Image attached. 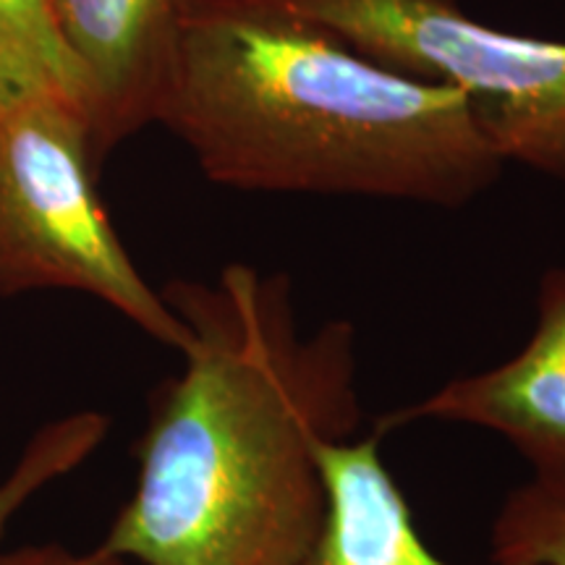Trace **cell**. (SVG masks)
<instances>
[{"label":"cell","mask_w":565,"mask_h":565,"mask_svg":"<svg viewBox=\"0 0 565 565\" xmlns=\"http://www.w3.org/2000/svg\"><path fill=\"white\" fill-rule=\"evenodd\" d=\"M183 370L150 401L137 482L97 547L131 565H296L328 513L322 450L362 435L356 333H301L291 280H173Z\"/></svg>","instance_id":"6da1fadb"},{"label":"cell","mask_w":565,"mask_h":565,"mask_svg":"<svg viewBox=\"0 0 565 565\" xmlns=\"http://www.w3.org/2000/svg\"><path fill=\"white\" fill-rule=\"evenodd\" d=\"M158 124L210 181L463 207L505 160L463 92L366 58L270 0H179Z\"/></svg>","instance_id":"7a4b0ae2"},{"label":"cell","mask_w":565,"mask_h":565,"mask_svg":"<svg viewBox=\"0 0 565 565\" xmlns=\"http://www.w3.org/2000/svg\"><path fill=\"white\" fill-rule=\"evenodd\" d=\"M95 173L87 116L68 92L40 87L0 100V296H95L181 353L186 324L141 278Z\"/></svg>","instance_id":"3957f363"},{"label":"cell","mask_w":565,"mask_h":565,"mask_svg":"<svg viewBox=\"0 0 565 565\" xmlns=\"http://www.w3.org/2000/svg\"><path fill=\"white\" fill-rule=\"evenodd\" d=\"M383 66L463 92L503 160L563 175L565 42L479 24L456 0H270Z\"/></svg>","instance_id":"277c9868"},{"label":"cell","mask_w":565,"mask_h":565,"mask_svg":"<svg viewBox=\"0 0 565 565\" xmlns=\"http://www.w3.org/2000/svg\"><path fill=\"white\" fill-rule=\"evenodd\" d=\"M443 422L498 435L529 466V482L565 498V267H550L536 291V324L505 362L448 380L414 404L374 416L391 435L408 424Z\"/></svg>","instance_id":"5b68a950"},{"label":"cell","mask_w":565,"mask_h":565,"mask_svg":"<svg viewBox=\"0 0 565 565\" xmlns=\"http://www.w3.org/2000/svg\"><path fill=\"white\" fill-rule=\"evenodd\" d=\"M84 97L95 166L158 121L171 87L179 0H51Z\"/></svg>","instance_id":"8992f818"},{"label":"cell","mask_w":565,"mask_h":565,"mask_svg":"<svg viewBox=\"0 0 565 565\" xmlns=\"http://www.w3.org/2000/svg\"><path fill=\"white\" fill-rule=\"evenodd\" d=\"M383 440L370 429L322 450L328 513L296 565H458L424 540L406 492L385 463Z\"/></svg>","instance_id":"52a82bcc"},{"label":"cell","mask_w":565,"mask_h":565,"mask_svg":"<svg viewBox=\"0 0 565 565\" xmlns=\"http://www.w3.org/2000/svg\"><path fill=\"white\" fill-rule=\"evenodd\" d=\"M40 87L68 92L84 108L79 76L55 30L51 0H0V100Z\"/></svg>","instance_id":"ba28073f"},{"label":"cell","mask_w":565,"mask_h":565,"mask_svg":"<svg viewBox=\"0 0 565 565\" xmlns=\"http://www.w3.org/2000/svg\"><path fill=\"white\" fill-rule=\"evenodd\" d=\"M110 416L74 412L40 427L21 450L13 469L0 479V540L32 498L87 463L108 437Z\"/></svg>","instance_id":"9c48e42d"},{"label":"cell","mask_w":565,"mask_h":565,"mask_svg":"<svg viewBox=\"0 0 565 565\" xmlns=\"http://www.w3.org/2000/svg\"><path fill=\"white\" fill-rule=\"evenodd\" d=\"M500 565H565V498L532 482L515 487L490 526V557Z\"/></svg>","instance_id":"30bf717a"},{"label":"cell","mask_w":565,"mask_h":565,"mask_svg":"<svg viewBox=\"0 0 565 565\" xmlns=\"http://www.w3.org/2000/svg\"><path fill=\"white\" fill-rule=\"evenodd\" d=\"M0 565H131L121 557L103 553L100 547L89 553H76L63 545H24L17 550H0Z\"/></svg>","instance_id":"8fae6325"},{"label":"cell","mask_w":565,"mask_h":565,"mask_svg":"<svg viewBox=\"0 0 565 565\" xmlns=\"http://www.w3.org/2000/svg\"><path fill=\"white\" fill-rule=\"evenodd\" d=\"M563 175H565V158H563Z\"/></svg>","instance_id":"7c38bea8"}]
</instances>
